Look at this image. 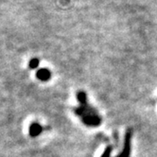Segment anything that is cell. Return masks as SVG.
<instances>
[{
    "mask_svg": "<svg viewBox=\"0 0 157 157\" xmlns=\"http://www.w3.org/2000/svg\"><path fill=\"white\" fill-rule=\"evenodd\" d=\"M132 137V130L128 129L125 132L124 137V145H123V150L119 155L116 157H130L131 155V141Z\"/></svg>",
    "mask_w": 157,
    "mask_h": 157,
    "instance_id": "cell-1",
    "label": "cell"
},
{
    "mask_svg": "<svg viewBox=\"0 0 157 157\" xmlns=\"http://www.w3.org/2000/svg\"><path fill=\"white\" fill-rule=\"evenodd\" d=\"M37 78H39V80L43 81V82H47L48 81L49 78H50V71L46 69V68H44V69H40L38 72H37Z\"/></svg>",
    "mask_w": 157,
    "mask_h": 157,
    "instance_id": "cell-2",
    "label": "cell"
},
{
    "mask_svg": "<svg viewBox=\"0 0 157 157\" xmlns=\"http://www.w3.org/2000/svg\"><path fill=\"white\" fill-rule=\"evenodd\" d=\"M42 131H43V128L40 124H38V123H33L29 128V133L31 136H39V134L42 132Z\"/></svg>",
    "mask_w": 157,
    "mask_h": 157,
    "instance_id": "cell-3",
    "label": "cell"
},
{
    "mask_svg": "<svg viewBox=\"0 0 157 157\" xmlns=\"http://www.w3.org/2000/svg\"><path fill=\"white\" fill-rule=\"evenodd\" d=\"M77 98H78V103L80 104L87 103V95L84 91H78L77 93Z\"/></svg>",
    "mask_w": 157,
    "mask_h": 157,
    "instance_id": "cell-4",
    "label": "cell"
},
{
    "mask_svg": "<svg viewBox=\"0 0 157 157\" xmlns=\"http://www.w3.org/2000/svg\"><path fill=\"white\" fill-rule=\"evenodd\" d=\"M112 151H113V147H112V146H107V148L103 151L101 157H110L111 153H112Z\"/></svg>",
    "mask_w": 157,
    "mask_h": 157,
    "instance_id": "cell-5",
    "label": "cell"
},
{
    "mask_svg": "<svg viewBox=\"0 0 157 157\" xmlns=\"http://www.w3.org/2000/svg\"><path fill=\"white\" fill-rule=\"evenodd\" d=\"M39 64V61L37 59H32L29 63V67L30 68H35V67H37Z\"/></svg>",
    "mask_w": 157,
    "mask_h": 157,
    "instance_id": "cell-6",
    "label": "cell"
}]
</instances>
